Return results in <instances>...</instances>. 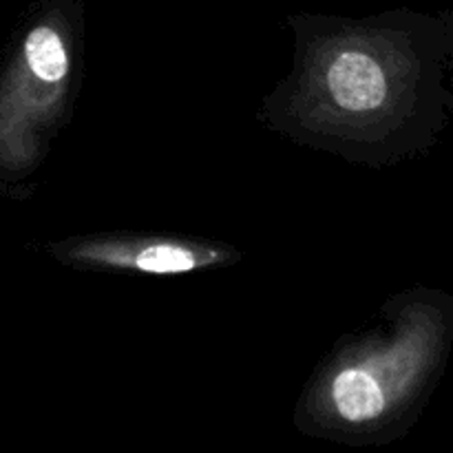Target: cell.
<instances>
[{
	"label": "cell",
	"instance_id": "6da1fadb",
	"mask_svg": "<svg viewBox=\"0 0 453 453\" xmlns=\"http://www.w3.org/2000/svg\"><path fill=\"white\" fill-rule=\"evenodd\" d=\"M327 88L345 111H370L383 104L388 84L374 58L361 51H345L327 71Z\"/></svg>",
	"mask_w": 453,
	"mask_h": 453
},
{
	"label": "cell",
	"instance_id": "7a4b0ae2",
	"mask_svg": "<svg viewBox=\"0 0 453 453\" xmlns=\"http://www.w3.org/2000/svg\"><path fill=\"white\" fill-rule=\"evenodd\" d=\"M332 396H334L339 414L352 423L376 418L385 410L383 389L365 370H358V367L345 370L334 380Z\"/></svg>",
	"mask_w": 453,
	"mask_h": 453
},
{
	"label": "cell",
	"instance_id": "3957f363",
	"mask_svg": "<svg viewBox=\"0 0 453 453\" xmlns=\"http://www.w3.org/2000/svg\"><path fill=\"white\" fill-rule=\"evenodd\" d=\"M25 56L31 73L44 82H58L65 78L66 69H69L65 44L49 27H38L31 31L27 38Z\"/></svg>",
	"mask_w": 453,
	"mask_h": 453
},
{
	"label": "cell",
	"instance_id": "277c9868",
	"mask_svg": "<svg viewBox=\"0 0 453 453\" xmlns=\"http://www.w3.org/2000/svg\"><path fill=\"white\" fill-rule=\"evenodd\" d=\"M149 273H184L195 265V257L177 246H155L142 252L135 261Z\"/></svg>",
	"mask_w": 453,
	"mask_h": 453
}]
</instances>
